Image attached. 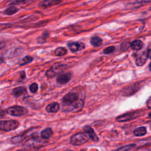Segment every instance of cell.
Returning a JSON list of instances; mask_svg holds the SVG:
<instances>
[{"label": "cell", "mask_w": 151, "mask_h": 151, "mask_svg": "<svg viewBox=\"0 0 151 151\" xmlns=\"http://www.w3.org/2000/svg\"><path fill=\"white\" fill-rule=\"evenodd\" d=\"M48 141L46 139H41L38 136H34L27 140L25 143V146L28 148H40L45 146Z\"/></svg>", "instance_id": "obj_1"}, {"label": "cell", "mask_w": 151, "mask_h": 151, "mask_svg": "<svg viewBox=\"0 0 151 151\" xmlns=\"http://www.w3.org/2000/svg\"><path fill=\"white\" fill-rule=\"evenodd\" d=\"M89 139L90 136L86 132L77 133L71 137L70 142L73 145H81L86 143Z\"/></svg>", "instance_id": "obj_2"}, {"label": "cell", "mask_w": 151, "mask_h": 151, "mask_svg": "<svg viewBox=\"0 0 151 151\" xmlns=\"http://www.w3.org/2000/svg\"><path fill=\"white\" fill-rule=\"evenodd\" d=\"M84 106V102L82 99H78L73 103L68 105H63V110L66 112H79Z\"/></svg>", "instance_id": "obj_3"}, {"label": "cell", "mask_w": 151, "mask_h": 151, "mask_svg": "<svg viewBox=\"0 0 151 151\" xmlns=\"http://www.w3.org/2000/svg\"><path fill=\"white\" fill-rule=\"evenodd\" d=\"M6 112L8 115L13 116H22L27 115L28 113L27 109L19 106H14L8 107Z\"/></svg>", "instance_id": "obj_4"}, {"label": "cell", "mask_w": 151, "mask_h": 151, "mask_svg": "<svg viewBox=\"0 0 151 151\" xmlns=\"http://www.w3.org/2000/svg\"><path fill=\"white\" fill-rule=\"evenodd\" d=\"M19 126V123L17 120H1L0 122V129L3 131H11V130H15Z\"/></svg>", "instance_id": "obj_5"}, {"label": "cell", "mask_w": 151, "mask_h": 151, "mask_svg": "<svg viewBox=\"0 0 151 151\" xmlns=\"http://www.w3.org/2000/svg\"><path fill=\"white\" fill-rule=\"evenodd\" d=\"M37 129V128H34L32 129H30L29 130H27V131H26L24 133H23L21 135L13 137L11 139V143L13 144H17L18 143L22 142L24 139H26V138H27L30 136L33 135V134H34L36 133Z\"/></svg>", "instance_id": "obj_6"}, {"label": "cell", "mask_w": 151, "mask_h": 151, "mask_svg": "<svg viewBox=\"0 0 151 151\" xmlns=\"http://www.w3.org/2000/svg\"><path fill=\"white\" fill-rule=\"evenodd\" d=\"M66 66V65L62 64H56L47 70L46 73V76L48 78L53 77L63 70Z\"/></svg>", "instance_id": "obj_7"}, {"label": "cell", "mask_w": 151, "mask_h": 151, "mask_svg": "<svg viewBox=\"0 0 151 151\" xmlns=\"http://www.w3.org/2000/svg\"><path fill=\"white\" fill-rule=\"evenodd\" d=\"M140 115V112L138 111L130 112L123 115H120L116 118V120L117 122H126L136 119Z\"/></svg>", "instance_id": "obj_8"}, {"label": "cell", "mask_w": 151, "mask_h": 151, "mask_svg": "<svg viewBox=\"0 0 151 151\" xmlns=\"http://www.w3.org/2000/svg\"><path fill=\"white\" fill-rule=\"evenodd\" d=\"M78 99L79 95L77 93L74 92H70L63 97L62 99V102L63 105H68L74 102Z\"/></svg>", "instance_id": "obj_9"}, {"label": "cell", "mask_w": 151, "mask_h": 151, "mask_svg": "<svg viewBox=\"0 0 151 151\" xmlns=\"http://www.w3.org/2000/svg\"><path fill=\"white\" fill-rule=\"evenodd\" d=\"M67 46L72 53L80 51L85 48V45L82 42H70L68 43Z\"/></svg>", "instance_id": "obj_10"}, {"label": "cell", "mask_w": 151, "mask_h": 151, "mask_svg": "<svg viewBox=\"0 0 151 151\" xmlns=\"http://www.w3.org/2000/svg\"><path fill=\"white\" fill-rule=\"evenodd\" d=\"M140 85L139 83H135L130 86L129 87H128L127 88L125 89L123 91V95L125 96H131L135 93L139 89Z\"/></svg>", "instance_id": "obj_11"}, {"label": "cell", "mask_w": 151, "mask_h": 151, "mask_svg": "<svg viewBox=\"0 0 151 151\" xmlns=\"http://www.w3.org/2000/svg\"><path fill=\"white\" fill-rule=\"evenodd\" d=\"M63 0H44L40 3L39 7L42 8H48L56 5L62 2Z\"/></svg>", "instance_id": "obj_12"}, {"label": "cell", "mask_w": 151, "mask_h": 151, "mask_svg": "<svg viewBox=\"0 0 151 151\" xmlns=\"http://www.w3.org/2000/svg\"><path fill=\"white\" fill-rule=\"evenodd\" d=\"M70 79H71L70 73L62 74L57 78V82L60 85H64L68 83Z\"/></svg>", "instance_id": "obj_13"}, {"label": "cell", "mask_w": 151, "mask_h": 151, "mask_svg": "<svg viewBox=\"0 0 151 151\" xmlns=\"http://www.w3.org/2000/svg\"><path fill=\"white\" fill-rule=\"evenodd\" d=\"M83 130H84L85 132L87 133L89 135V136H90V138L93 141L98 142L99 138L96 135V134L95 133L94 130H93L92 128H90L89 126H86L85 127L83 128Z\"/></svg>", "instance_id": "obj_14"}, {"label": "cell", "mask_w": 151, "mask_h": 151, "mask_svg": "<svg viewBox=\"0 0 151 151\" xmlns=\"http://www.w3.org/2000/svg\"><path fill=\"white\" fill-rule=\"evenodd\" d=\"M148 58V56H147V53H143L142 54H140L139 55H138L136 57V64L138 66H143L146 62Z\"/></svg>", "instance_id": "obj_15"}, {"label": "cell", "mask_w": 151, "mask_h": 151, "mask_svg": "<svg viewBox=\"0 0 151 151\" xmlns=\"http://www.w3.org/2000/svg\"><path fill=\"white\" fill-rule=\"evenodd\" d=\"M34 0H11L9 1V4L11 5H27L31 4L33 3Z\"/></svg>", "instance_id": "obj_16"}, {"label": "cell", "mask_w": 151, "mask_h": 151, "mask_svg": "<svg viewBox=\"0 0 151 151\" xmlns=\"http://www.w3.org/2000/svg\"><path fill=\"white\" fill-rule=\"evenodd\" d=\"M46 111L49 113H56L60 109V105L57 102H53L48 105L46 107Z\"/></svg>", "instance_id": "obj_17"}, {"label": "cell", "mask_w": 151, "mask_h": 151, "mask_svg": "<svg viewBox=\"0 0 151 151\" xmlns=\"http://www.w3.org/2000/svg\"><path fill=\"white\" fill-rule=\"evenodd\" d=\"M102 43H103L102 39L99 36H95L92 37L91 38H90V44L95 47H97L102 46Z\"/></svg>", "instance_id": "obj_18"}, {"label": "cell", "mask_w": 151, "mask_h": 151, "mask_svg": "<svg viewBox=\"0 0 151 151\" xmlns=\"http://www.w3.org/2000/svg\"><path fill=\"white\" fill-rule=\"evenodd\" d=\"M27 92L26 88L24 86L17 87L13 90V94L15 96H19L24 95Z\"/></svg>", "instance_id": "obj_19"}, {"label": "cell", "mask_w": 151, "mask_h": 151, "mask_svg": "<svg viewBox=\"0 0 151 151\" xmlns=\"http://www.w3.org/2000/svg\"><path fill=\"white\" fill-rule=\"evenodd\" d=\"M19 11V9L15 5H10L5 9L4 14L7 15H11L17 13Z\"/></svg>", "instance_id": "obj_20"}, {"label": "cell", "mask_w": 151, "mask_h": 151, "mask_svg": "<svg viewBox=\"0 0 151 151\" xmlns=\"http://www.w3.org/2000/svg\"><path fill=\"white\" fill-rule=\"evenodd\" d=\"M144 44L142 41H140L139 40H134V42L131 43V48L134 50H136V51H138V50H141L143 47Z\"/></svg>", "instance_id": "obj_21"}, {"label": "cell", "mask_w": 151, "mask_h": 151, "mask_svg": "<svg viewBox=\"0 0 151 151\" xmlns=\"http://www.w3.org/2000/svg\"><path fill=\"white\" fill-rule=\"evenodd\" d=\"M53 135V131L51 128H47L41 132V137L44 139H48Z\"/></svg>", "instance_id": "obj_22"}, {"label": "cell", "mask_w": 151, "mask_h": 151, "mask_svg": "<svg viewBox=\"0 0 151 151\" xmlns=\"http://www.w3.org/2000/svg\"><path fill=\"white\" fill-rule=\"evenodd\" d=\"M50 36V33L48 31H45L43 33V34L37 38V42L40 44L45 43L47 41V39Z\"/></svg>", "instance_id": "obj_23"}, {"label": "cell", "mask_w": 151, "mask_h": 151, "mask_svg": "<svg viewBox=\"0 0 151 151\" xmlns=\"http://www.w3.org/2000/svg\"><path fill=\"white\" fill-rule=\"evenodd\" d=\"M146 134V129L145 127H139L135 129L134 134L136 136H142Z\"/></svg>", "instance_id": "obj_24"}, {"label": "cell", "mask_w": 151, "mask_h": 151, "mask_svg": "<svg viewBox=\"0 0 151 151\" xmlns=\"http://www.w3.org/2000/svg\"><path fill=\"white\" fill-rule=\"evenodd\" d=\"M54 53L57 56H63L67 53V50L64 47H58L55 50Z\"/></svg>", "instance_id": "obj_25"}, {"label": "cell", "mask_w": 151, "mask_h": 151, "mask_svg": "<svg viewBox=\"0 0 151 151\" xmlns=\"http://www.w3.org/2000/svg\"><path fill=\"white\" fill-rule=\"evenodd\" d=\"M33 60V58L32 57L30 56H27L24 58H23L21 63L19 64V66H24L28 63H30L31 62H32Z\"/></svg>", "instance_id": "obj_26"}, {"label": "cell", "mask_w": 151, "mask_h": 151, "mask_svg": "<svg viewBox=\"0 0 151 151\" xmlns=\"http://www.w3.org/2000/svg\"><path fill=\"white\" fill-rule=\"evenodd\" d=\"M135 146V144H130V145L123 146L122 147H120L118 148L117 150H116L115 151H129L130 150H131L132 149H133Z\"/></svg>", "instance_id": "obj_27"}, {"label": "cell", "mask_w": 151, "mask_h": 151, "mask_svg": "<svg viewBox=\"0 0 151 151\" xmlns=\"http://www.w3.org/2000/svg\"><path fill=\"white\" fill-rule=\"evenodd\" d=\"M130 47H131V43H130L129 42L126 41L122 43V44H120V50H121L122 51L125 52L128 50Z\"/></svg>", "instance_id": "obj_28"}, {"label": "cell", "mask_w": 151, "mask_h": 151, "mask_svg": "<svg viewBox=\"0 0 151 151\" xmlns=\"http://www.w3.org/2000/svg\"><path fill=\"white\" fill-rule=\"evenodd\" d=\"M116 51V47L115 46H109L103 50V53L105 54H110L114 53Z\"/></svg>", "instance_id": "obj_29"}, {"label": "cell", "mask_w": 151, "mask_h": 151, "mask_svg": "<svg viewBox=\"0 0 151 151\" xmlns=\"http://www.w3.org/2000/svg\"><path fill=\"white\" fill-rule=\"evenodd\" d=\"M38 90V85L36 83H33L32 85H30V90L32 93H36L37 92Z\"/></svg>", "instance_id": "obj_30"}, {"label": "cell", "mask_w": 151, "mask_h": 151, "mask_svg": "<svg viewBox=\"0 0 151 151\" xmlns=\"http://www.w3.org/2000/svg\"><path fill=\"white\" fill-rule=\"evenodd\" d=\"M147 106L149 109H151V96L148 99V101H147Z\"/></svg>", "instance_id": "obj_31"}, {"label": "cell", "mask_w": 151, "mask_h": 151, "mask_svg": "<svg viewBox=\"0 0 151 151\" xmlns=\"http://www.w3.org/2000/svg\"><path fill=\"white\" fill-rule=\"evenodd\" d=\"M138 3H148L150 2L151 0H136Z\"/></svg>", "instance_id": "obj_32"}, {"label": "cell", "mask_w": 151, "mask_h": 151, "mask_svg": "<svg viewBox=\"0 0 151 151\" xmlns=\"http://www.w3.org/2000/svg\"><path fill=\"white\" fill-rule=\"evenodd\" d=\"M20 77H21V79H25L26 77V73H25V72L24 71H22L20 72Z\"/></svg>", "instance_id": "obj_33"}, {"label": "cell", "mask_w": 151, "mask_h": 151, "mask_svg": "<svg viewBox=\"0 0 151 151\" xmlns=\"http://www.w3.org/2000/svg\"><path fill=\"white\" fill-rule=\"evenodd\" d=\"M147 56H148V58H149L151 60V49H149L148 51Z\"/></svg>", "instance_id": "obj_34"}, {"label": "cell", "mask_w": 151, "mask_h": 151, "mask_svg": "<svg viewBox=\"0 0 151 151\" xmlns=\"http://www.w3.org/2000/svg\"><path fill=\"white\" fill-rule=\"evenodd\" d=\"M148 116H149V117L150 119H151V113H150L149 114V115H148Z\"/></svg>", "instance_id": "obj_35"}, {"label": "cell", "mask_w": 151, "mask_h": 151, "mask_svg": "<svg viewBox=\"0 0 151 151\" xmlns=\"http://www.w3.org/2000/svg\"><path fill=\"white\" fill-rule=\"evenodd\" d=\"M149 69H150V70L151 71V63L149 64Z\"/></svg>", "instance_id": "obj_36"}, {"label": "cell", "mask_w": 151, "mask_h": 151, "mask_svg": "<svg viewBox=\"0 0 151 151\" xmlns=\"http://www.w3.org/2000/svg\"><path fill=\"white\" fill-rule=\"evenodd\" d=\"M82 151H85V150H82Z\"/></svg>", "instance_id": "obj_37"}]
</instances>
